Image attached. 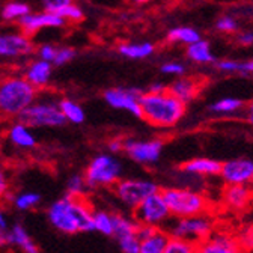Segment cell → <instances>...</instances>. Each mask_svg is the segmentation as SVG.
Masks as SVG:
<instances>
[{
	"label": "cell",
	"mask_w": 253,
	"mask_h": 253,
	"mask_svg": "<svg viewBox=\"0 0 253 253\" xmlns=\"http://www.w3.org/2000/svg\"><path fill=\"white\" fill-rule=\"evenodd\" d=\"M93 211L82 199L68 195L54 201L48 210L47 217L50 225L63 234L92 232L93 231Z\"/></svg>",
	"instance_id": "cell-1"
},
{
	"label": "cell",
	"mask_w": 253,
	"mask_h": 253,
	"mask_svg": "<svg viewBox=\"0 0 253 253\" xmlns=\"http://www.w3.org/2000/svg\"><path fill=\"white\" fill-rule=\"evenodd\" d=\"M142 118L157 128H172L185 115V104L166 90L160 93L145 92L140 100Z\"/></svg>",
	"instance_id": "cell-2"
},
{
	"label": "cell",
	"mask_w": 253,
	"mask_h": 253,
	"mask_svg": "<svg viewBox=\"0 0 253 253\" xmlns=\"http://www.w3.org/2000/svg\"><path fill=\"white\" fill-rule=\"evenodd\" d=\"M37 87L26 79H9L0 84V112L20 116L37 100Z\"/></svg>",
	"instance_id": "cell-3"
},
{
	"label": "cell",
	"mask_w": 253,
	"mask_h": 253,
	"mask_svg": "<svg viewBox=\"0 0 253 253\" xmlns=\"http://www.w3.org/2000/svg\"><path fill=\"white\" fill-rule=\"evenodd\" d=\"M162 193L172 217L175 218L202 215L208 210L207 198L196 190L184 187H169L162 190Z\"/></svg>",
	"instance_id": "cell-4"
},
{
	"label": "cell",
	"mask_w": 253,
	"mask_h": 253,
	"mask_svg": "<svg viewBox=\"0 0 253 253\" xmlns=\"http://www.w3.org/2000/svg\"><path fill=\"white\" fill-rule=\"evenodd\" d=\"M122 163L112 154L95 155L84 170L87 187H115L121 181Z\"/></svg>",
	"instance_id": "cell-5"
},
{
	"label": "cell",
	"mask_w": 253,
	"mask_h": 253,
	"mask_svg": "<svg viewBox=\"0 0 253 253\" xmlns=\"http://www.w3.org/2000/svg\"><path fill=\"white\" fill-rule=\"evenodd\" d=\"M20 119L30 128H56L67 122L60 112L59 103L53 100L35 101L20 115Z\"/></svg>",
	"instance_id": "cell-6"
},
{
	"label": "cell",
	"mask_w": 253,
	"mask_h": 253,
	"mask_svg": "<svg viewBox=\"0 0 253 253\" xmlns=\"http://www.w3.org/2000/svg\"><path fill=\"white\" fill-rule=\"evenodd\" d=\"M214 223L212 220L202 214L193 217L176 218L169 225V235L173 238H181L192 241L195 244H201L212 235Z\"/></svg>",
	"instance_id": "cell-7"
},
{
	"label": "cell",
	"mask_w": 253,
	"mask_h": 253,
	"mask_svg": "<svg viewBox=\"0 0 253 253\" xmlns=\"http://www.w3.org/2000/svg\"><path fill=\"white\" fill-rule=\"evenodd\" d=\"M160 192L158 185L146 178H126L115 185V195L121 204L136 210L146 198Z\"/></svg>",
	"instance_id": "cell-8"
},
{
	"label": "cell",
	"mask_w": 253,
	"mask_h": 253,
	"mask_svg": "<svg viewBox=\"0 0 253 253\" xmlns=\"http://www.w3.org/2000/svg\"><path fill=\"white\" fill-rule=\"evenodd\" d=\"M170 217L172 214L162 192L151 195L134 210V220L142 226L160 229L162 226L169 225Z\"/></svg>",
	"instance_id": "cell-9"
},
{
	"label": "cell",
	"mask_w": 253,
	"mask_h": 253,
	"mask_svg": "<svg viewBox=\"0 0 253 253\" xmlns=\"http://www.w3.org/2000/svg\"><path fill=\"white\" fill-rule=\"evenodd\" d=\"M162 139H128L124 140L125 155L137 165L151 166L162 158L163 154Z\"/></svg>",
	"instance_id": "cell-10"
},
{
	"label": "cell",
	"mask_w": 253,
	"mask_h": 253,
	"mask_svg": "<svg viewBox=\"0 0 253 253\" xmlns=\"http://www.w3.org/2000/svg\"><path fill=\"white\" fill-rule=\"evenodd\" d=\"M145 92L133 87H115L104 92L106 103L115 110H124L130 115L142 118L140 100Z\"/></svg>",
	"instance_id": "cell-11"
},
{
	"label": "cell",
	"mask_w": 253,
	"mask_h": 253,
	"mask_svg": "<svg viewBox=\"0 0 253 253\" xmlns=\"http://www.w3.org/2000/svg\"><path fill=\"white\" fill-rule=\"evenodd\" d=\"M220 176L226 185H249L253 181V162L249 158H234L221 163Z\"/></svg>",
	"instance_id": "cell-12"
},
{
	"label": "cell",
	"mask_w": 253,
	"mask_h": 253,
	"mask_svg": "<svg viewBox=\"0 0 253 253\" xmlns=\"http://www.w3.org/2000/svg\"><path fill=\"white\" fill-rule=\"evenodd\" d=\"M198 253H243L237 238L228 234H212L198 246Z\"/></svg>",
	"instance_id": "cell-13"
},
{
	"label": "cell",
	"mask_w": 253,
	"mask_h": 253,
	"mask_svg": "<svg viewBox=\"0 0 253 253\" xmlns=\"http://www.w3.org/2000/svg\"><path fill=\"white\" fill-rule=\"evenodd\" d=\"M221 198L226 208L232 211H244L253 201V190L249 185H226Z\"/></svg>",
	"instance_id": "cell-14"
},
{
	"label": "cell",
	"mask_w": 253,
	"mask_h": 253,
	"mask_svg": "<svg viewBox=\"0 0 253 253\" xmlns=\"http://www.w3.org/2000/svg\"><path fill=\"white\" fill-rule=\"evenodd\" d=\"M181 170L188 175H196V176H215V175H220L221 163L217 160H212V158L198 157V158H192V160L185 162L181 166Z\"/></svg>",
	"instance_id": "cell-15"
},
{
	"label": "cell",
	"mask_w": 253,
	"mask_h": 253,
	"mask_svg": "<svg viewBox=\"0 0 253 253\" xmlns=\"http://www.w3.org/2000/svg\"><path fill=\"white\" fill-rule=\"evenodd\" d=\"M199 89H201L199 83L193 79H190V77H181V79L175 80L168 87V90L173 95V97H176L185 106L198 97Z\"/></svg>",
	"instance_id": "cell-16"
},
{
	"label": "cell",
	"mask_w": 253,
	"mask_h": 253,
	"mask_svg": "<svg viewBox=\"0 0 253 253\" xmlns=\"http://www.w3.org/2000/svg\"><path fill=\"white\" fill-rule=\"evenodd\" d=\"M32 45L30 42L20 35H8V37H0V56H24L30 53Z\"/></svg>",
	"instance_id": "cell-17"
},
{
	"label": "cell",
	"mask_w": 253,
	"mask_h": 253,
	"mask_svg": "<svg viewBox=\"0 0 253 253\" xmlns=\"http://www.w3.org/2000/svg\"><path fill=\"white\" fill-rule=\"evenodd\" d=\"M8 137L14 146L21 148V149H30L37 145V137L32 133V128L29 125L23 124L21 121L11 126Z\"/></svg>",
	"instance_id": "cell-18"
},
{
	"label": "cell",
	"mask_w": 253,
	"mask_h": 253,
	"mask_svg": "<svg viewBox=\"0 0 253 253\" xmlns=\"http://www.w3.org/2000/svg\"><path fill=\"white\" fill-rule=\"evenodd\" d=\"M21 26L27 32H35L41 27H59L63 26V18H60L56 14L47 12V14H37V15H26L21 18Z\"/></svg>",
	"instance_id": "cell-19"
},
{
	"label": "cell",
	"mask_w": 253,
	"mask_h": 253,
	"mask_svg": "<svg viewBox=\"0 0 253 253\" xmlns=\"http://www.w3.org/2000/svg\"><path fill=\"white\" fill-rule=\"evenodd\" d=\"M51 77V63L45 60H35L26 71V80L34 86L41 87L50 82Z\"/></svg>",
	"instance_id": "cell-20"
},
{
	"label": "cell",
	"mask_w": 253,
	"mask_h": 253,
	"mask_svg": "<svg viewBox=\"0 0 253 253\" xmlns=\"http://www.w3.org/2000/svg\"><path fill=\"white\" fill-rule=\"evenodd\" d=\"M11 244L17 246L23 253H40L38 246L21 225H14L11 228Z\"/></svg>",
	"instance_id": "cell-21"
},
{
	"label": "cell",
	"mask_w": 253,
	"mask_h": 253,
	"mask_svg": "<svg viewBox=\"0 0 253 253\" xmlns=\"http://www.w3.org/2000/svg\"><path fill=\"white\" fill-rule=\"evenodd\" d=\"M169 238H170L169 234L157 229L151 237L140 240L139 253H165Z\"/></svg>",
	"instance_id": "cell-22"
},
{
	"label": "cell",
	"mask_w": 253,
	"mask_h": 253,
	"mask_svg": "<svg viewBox=\"0 0 253 253\" xmlns=\"http://www.w3.org/2000/svg\"><path fill=\"white\" fill-rule=\"evenodd\" d=\"M139 223L134 218H130L122 214H113V237L116 240L130 237V235H137Z\"/></svg>",
	"instance_id": "cell-23"
},
{
	"label": "cell",
	"mask_w": 253,
	"mask_h": 253,
	"mask_svg": "<svg viewBox=\"0 0 253 253\" xmlns=\"http://www.w3.org/2000/svg\"><path fill=\"white\" fill-rule=\"evenodd\" d=\"M243 107H244V103L241 100L234 98V97H225V98H220V100L214 101L212 104H210L208 110L214 115L231 116V115L238 113Z\"/></svg>",
	"instance_id": "cell-24"
},
{
	"label": "cell",
	"mask_w": 253,
	"mask_h": 253,
	"mask_svg": "<svg viewBox=\"0 0 253 253\" xmlns=\"http://www.w3.org/2000/svg\"><path fill=\"white\" fill-rule=\"evenodd\" d=\"M59 107H60V112H62V115H63V118H65L67 122H71L74 125H80V124L84 122L86 113H84L83 107L79 103L65 98V100L59 101Z\"/></svg>",
	"instance_id": "cell-25"
},
{
	"label": "cell",
	"mask_w": 253,
	"mask_h": 253,
	"mask_svg": "<svg viewBox=\"0 0 253 253\" xmlns=\"http://www.w3.org/2000/svg\"><path fill=\"white\" fill-rule=\"evenodd\" d=\"M154 50L155 47L151 42H131L119 47V53L126 59H145L149 57Z\"/></svg>",
	"instance_id": "cell-26"
},
{
	"label": "cell",
	"mask_w": 253,
	"mask_h": 253,
	"mask_svg": "<svg viewBox=\"0 0 253 253\" xmlns=\"http://www.w3.org/2000/svg\"><path fill=\"white\" fill-rule=\"evenodd\" d=\"M187 57L196 63H211L215 59L210 48V44L204 40L187 47Z\"/></svg>",
	"instance_id": "cell-27"
},
{
	"label": "cell",
	"mask_w": 253,
	"mask_h": 253,
	"mask_svg": "<svg viewBox=\"0 0 253 253\" xmlns=\"http://www.w3.org/2000/svg\"><path fill=\"white\" fill-rule=\"evenodd\" d=\"M168 40L172 42H182L187 45H192L201 41L199 32L192 27H175L168 34Z\"/></svg>",
	"instance_id": "cell-28"
},
{
	"label": "cell",
	"mask_w": 253,
	"mask_h": 253,
	"mask_svg": "<svg viewBox=\"0 0 253 253\" xmlns=\"http://www.w3.org/2000/svg\"><path fill=\"white\" fill-rule=\"evenodd\" d=\"M93 231H97L106 237H113V214L109 211H93Z\"/></svg>",
	"instance_id": "cell-29"
},
{
	"label": "cell",
	"mask_w": 253,
	"mask_h": 253,
	"mask_svg": "<svg viewBox=\"0 0 253 253\" xmlns=\"http://www.w3.org/2000/svg\"><path fill=\"white\" fill-rule=\"evenodd\" d=\"M217 68L223 73H243V74H253V59L246 62L238 60H220L217 62Z\"/></svg>",
	"instance_id": "cell-30"
},
{
	"label": "cell",
	"mask_w": 253,
	"mask_h": 253,
	"mask_svg": "<svg viewBox=\"0 0 253 253\" xmlns=\"http://www.w3.org/2000/svg\"><path fill=\"white\" fill-rule=\"evenodd\" d=\"M12 204L18 211L34 210L35 207H38L41 204V195L37 192H21L14 198Z\"/></svg>",
	"instance_id": "cell-31"
},
{
	"label": "cell",
	"mask_w": 253,
	"mask_h": 253,
	"mask_svg": "<svg viewBox=\"0 0 253 253\" xmlns=\"http://www.w3.org/2000/svg\"><path fill=\"white\" fill-rule=\"evenodd\" d=\"M165 253H198V244H195L192 241H187V240L170 237Z\"/></svg>",
	"instance_id": "cell-32"
},
{
	"label": "cell",
	"mask_w": 253,
	"mask_h": 253,
	"mask_svg": "<svg viewBox=\"0 0 253 253\" xmlns=\"http://www.w3.org/2000/svg\"><path fill=\"white\" fill-rule=\"evenodd\" d=\"M86 188H87V184H86L84 176L83 175H73V176H70V179L67 182V195L71 198L80 199L84 195Z\"/></svg>",
	"instance_id": "cell-33"
},
{
	"label": "cell",
	"mask_w": 253,
	"mask_h": 253,
	"mask_svg": "<svg viewBox=\"0 0 253 253\" xmlns=\"http://www.w3.org/2000/svg\"><path fill=\"white\" fill-rule=\"evenodd\" d=\"M29 6L24 5V3H9L5 6L3 9V17L8 18V20H12V18H23L26 15H29Z\"/></svg>",
	"instance_id": "cell-34"
},
{
	"label": "cell",
	"mask_w": 253,
	"mask_h": 253,
	"mask_svg": "<svg viewBox=\"0 0 253 253\" xmlns=\"http://www.w3.org/2000/svg\"><path fill=\"white\" fill-rule=\"evenodd\" d=\"M118 246L122 253H139L140 250V240L137 235H130V237H124L118 240Z\"/></svg>",
	"instance_id": "cell-35"
},
{
	"label": "cell",
	"mask_w": 253,
	"mask_h": 253,
	"mask_svg": "<svg viewBox=\"0 0 253 253\" xmlns=\"http://www.w3.org/2000/svg\"><path fill=\"white\" fill-rule=\"evenodd\" d=\"M237 241L240 247L246 252H253V225H249L241 229V232L237 237Z\"/></svg>",
	"instance_id": "cell-36"
},
{
	"label": "cell",
	"mask_w": 253,
	"mask_h": 253,
	"mask_svg": "<svg viewBox=\"0 0 253 253\" xmlns=\"http://www.w3.org/2000/svg\"><path fill=\"white\" fill-rule=\"evenodd\" d=\"M56 15H59L60 18H70V20H80L82 17H83V11L79 8V6H76V5H68V6H65V8H62L60 11H57L56 12Z\"/></svg>",
	"instance_id": "cell-37"
},
{
	"label": "cell",
	"mask_w": 253,
	"mask_h": 253,
	"mask_svg": "<svg viewBox=\"0 0 253 253\" xmlns=\"http://www.w3.org/2000/svg\"><path fill=\"white\" fill-rule=\"evenodd\" d=\"M76 57V50L74 48H68V47H63L60 50H57L56 59H54V65L60 67V65H65V63L71 62Z\"/></svg>",
	"instance_id": "cell-38"
},
{
	"label": "cell",
	"mask_w": 253,
	"mask_h": 253,
	"mask_svg": "<svg viewBox=\"0 0 253 253\" xmlns=\"http://www.w3.org/2000/svg\"><path fill=\"white\" fill-rule=\"evenodd\" d=\"M162 73L165 74H169V76H179L182 77V74L185 73V67L182 65L181 62H175V60H170V62H166L162 65Z\"/></svg>",
	"instance_id": "cell-39"
},
{
	"label": "cell",
	"mask_w": 253,
	"mask_h": 253,
	"mask_svg": "<svg viewBox=\"0 0 253 253\" xmlns=\"http://www.w3.org/2000/svg\"><path fill=\"white\" fill-rule=\"evenodd\" d=\"M42 2H44L45 9L51 14H56L62 8L71 5V0H42Z\"/></svg>",
	"instance_id": "cell-40"
},
{
	"label": "cell",
	"mask_w": 253,
	"mask_h": 253,
	"mask_svg": "<svg viewBox=\"0 0 253 253\" xmlns=\"http://www.w3.org/2000/svg\"><path fill=\"white\" fill-rule=\"evenodd\" d=\"M237 27H238L237 21H235L232 17H229V15L221 17V18L217 21V29H218L220 32H234V30H237Z\"/></svg>",
	"instance_id": "cell-41"
},
{
	"label": "cell",
	"mask_w": 253,
	"mask_h": 253,
	"mask_svg": "<svg viewBox=\"0 0 253 253\" xmlns=\"http://www.w3.org/2000/svg\"><path fill=\"white\" fill-rule=\"evenodd\" d=\"M56 54H57V50L53 45L45 44V45H42L40 48V57H41V60H45V62L53 63L54 59H56Z\"/></svg>",
	"instance_id": "cell-42"
},
{
	"label": "cell",
	"mask_w": 253,
	"mask_h": 253,
	"mask_svg": "<svg viewBox=\"0 0 253 253\" xmlns=\"http://www.w3.org/2000/svg\"><path fill=\"white\" fill-rule=\"evenodd\" d=\"M107 146H109V152H110L112 155L119 154L121 151H124V140H122V139H113V140L109 142Z\"/></svg>",
	"instance_id": "cell-43"
},
{
	"label": "cell",
	"mask_w": 253,
	"mask_h": 253,
	"mask_svg": "<svg viewBox=\"0 0 253 253\" xmlns=\"http://www.w3.org/2000/svg\"><path fill=\"white\" fill-rule=\"evenodd\" d=\"M238 42L246 47L252 45L253 44V32H243V34L238 37Z\"/></svg>",
	"instance_id": "cell-44"
},
{
	"label": "cell",
	"mask_w": 253,
	"mask_h": 253,
	"mask_svg": "<svg viewBox=\"0 0 253 253\" xmlns=\"http://www.w3.org/2000/svg\"><path fill=\"white\" fill-rule=\"evenodd\" d=\"M11 226H9V220H8V215L3 210H0V231H9Z\"/></svg>",
	"instance_id": "cell-45"
},
{
	"label": "cell",
	"mask_w": 253,
	"mask_h": 253,
	"mask_svg": "<svg viewBox=\"0 0 253 253\" xmlns=\"http://www.w3.org/2000/svg\"><path fill=\"white\" fill-rule=\"evenodd\" d=\"M6 192H8V178L2 170H0V198H2Z\"/></svg>",
	"instance_id": "cell-46"
},
{
	"label": "cell",
	"mask_w": 253,
	"mask_h": 253,
	"mask_svg": "<svg viewBox=\"0 0 253 253\" xmlns=\"http://www.w3.org/2000/svg\"><path fill=\"white\" fill-rule=\"evenodd\" d=\"M9 244H11V229L0 231V246H9Z\"/></svg>",
	"instance_id": "cell-47"
},
{
	"label": "cell",
	"mask_w": 253,
	"mask_h": 253,
	"mask_svg": "<svg viewBox=\"0 0 253 253\" xmlns=\"http://www.w3.org/2000/svg\"><path fill=\"white\" fill-rule=\"evenodd\" d=\"M168 90V86L162 84V83H154L151 84L149 90L148 92H152V93H160V92H166Z\"/></svg>",
	"instance_id": "cell-48"
},
{
	"label": "cell",
	"mask_w": 253,
	"mask_h": 253,
	"mask_svg": "<svg viewBox=\"0 0 253 253\" xmlns=\"http://www.w3.org/2000/svg\"><path fill=\"white\" fill-rule=\"evenodd\" d=\"M247 119H249V122L253 125V103L247 107Z\"/></svg>",
	"instance_id": "cell-49"
},
{
	"label": "cell",
	"mask_w": 253,
	"mask_h": 253,
	"mask_svg": "<svg viewBox=\"0 0 253 253\" xmlns=\"http://www.w3.org/2000/svg\"><path fill=\"white\" fill-rule=\"evenodd\" d=\"M134 2H139V3H145V2H149V0H134Z\"/></svg>",
	"instance_id": "cell-50"
},
{
	"label": "cell",
	"mask_w": 253,
	"mask_h": 253,
	"mask_svg": "<svg viewBox=\"0 0 253 253\" xmlns=\"http://www.w3.org/2000/svg\"><path fill=\"white\" fill-rule=\"evenodd\" d=\"M252 184H253V181H252Z\"/></svg>",
	"instance_id": "cell-51"
}]
</instances>
